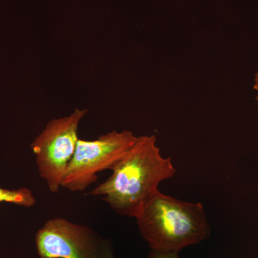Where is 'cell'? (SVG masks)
I'll list each match as a JSON object with an SVG mask.
<instances>
[{
  "mask_svg": "<svg viewBox=\"0 0 258 258\" xmlns=\"http://www.w3.org/2000/svg\"><path fill=\"white\" fill-rule=\"evenodd\" d=\"M111 170V175L89 195L102 197L118 215L135 219L159 192L161 181L176 174L171 158L161 155L153 135L137 137Z\"/></svg>",
  "mask_w": 258,
  "mask_h": 258,
  "instance_id": "cell-1",
  "label": "cell"
},
{
  "mask_svg": "<svg viewBox=\"0 0 258 258\" xmlns=\"http://www.w3.org/2000/svg\"><path fill=\"white\" fill-rule=\"evenodd\" d=\"M151 250L178 252L203 242L210 234L203 205L181 201L159 191L136 218Z\"/></svg>",
  "mask_w": 258,
  "mask_h": 258,
  "instance_id": "cell-2",
  "label": "cell"
},
{
  "mask_svg": "<svg viewBox=\"0 0 258 258\" xmlns=\"http://www.w3.org/2000/svg\"><path fill=\"white\" fill-rule=\"evenodd\" d=\"M87 112L76 108L67 116L50 120L30 146L39 175L51 192H58L61 187L79 140L80 123Z\"/></svg>",
  "mask_w": 258,
  "mask_h": 258,
  "instance_id": "cell-3",
  "label": "cell"
},
{
  "mask_svg": "<svg viewBox=\"0 0 258 258\" xmlns=\"http://www.w3.org/2000/svg\"><path fill=\"white\" fill-rule=\"evenodd\" d=\"M137 139L128 131H113L92 141L79 139L61 187L73 192L87 189L96 182L98 173L111 169Z\"/></svg>",
  "mask_w": 258,
  "mask_h": 258,
  "instance_id": "cell-4",
  "label": "cell"
},
{
  "mask_svg": "<svg viewBox=\"0 0 258 258\" xmlns=\"http://www.w3.org/2000/svg\"><path fill=\"white\" fill-rule=\"evenodd\" d=\"M40 258H116L111 242L86 225L55 217L35 235Z\"/></svg>",
  "mask_w": 258,
  "mask_h": 258,
  "instance_id": "cell-5",
  "label": "cell"
},
{
  "mask_svg": "<svg viewBox=\"0 0 258 258\" xmlns=\"http://www.w3.org/2000/svg\"><path fill=\"white\" fill-rule=\"evenodd\" d=\"M36 202L35 195L28 188L8 189L0 187V203L12 204L30 208L35 206Z\"/></svg>",
  "mask_w": 258,
  "mask_h": 258,
  "instance_id": "cell-6",
  "label": "cell"
},
{
  "mask_svg": "<svg viewBox=\"0 0 258 258\" xmlns=\"http://www.w3.org/2000/svg\"><path fill=\"white\" fill-rule=\"evenodd\" d=\"M149 258H179L178 252H158L150 251Z\"/></svg>",
  "mask_w": 258,
  "mask_h": 258,
  "instance_id": "cell-7",
  "label": "cell"
},
{
  "mask_svg": "<svg viewBox=\"0 0 258 258\" xmlns=\"http://www.w3.org/2000/svg\"><path fill=\"white\" fill-rule=\"evenodd\" d=\"M254 88L258 92V74L256 75L255 79H254Z\"/></svg>",
  "mask_w": 258,
  "mask_h": 258,
  "instance_id": "cell-8",
  "label": "cell"
},
{
  "mask_svg": "<svg viewBox=\"0 0 258 258\" xmlns=\"http://www.w3.org/2000/svg\"><path fill=\"white\" fill-rule=\"evenodd\" d=\"M257 102H258V96H257Z\"/></svg>",
  "mask_w": 258,
  "mask_h": 258,
  "instance_id": "cell-9",
  "label": "cell"
}]
</instances>
